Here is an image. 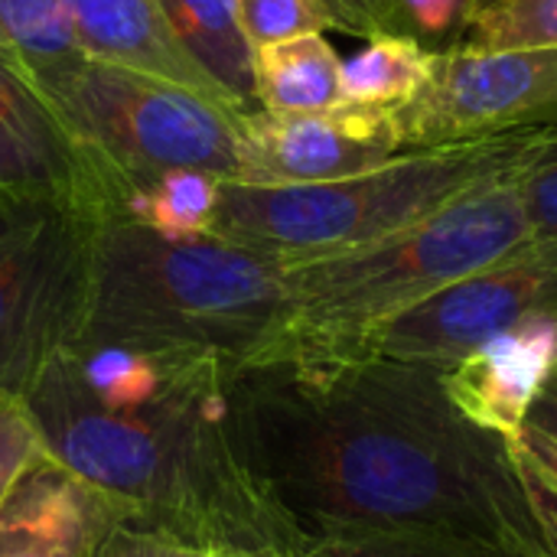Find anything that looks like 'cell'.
I'll return each instance as SVG.
<instances>
[{"label":"cell","instance_id":"ffe728a7","mask_svg":"<svg viewBox=\"0 0 557 557\" xmlns=\"http://www.w3.org/2000/svg\"><path fill=\"white\" fill-rule=\"evenodd\" d=\"M557 46V0H480L460 49L506 52Z\"/></svg>","mask_w":557,"mask_h":557},{"label":"cell","instance_id":"7402d4cb","mask_svg":"<svg viewBox=\"0 0 557 557\" xmlns=\"http://www.w3.org/2000/svg\"><path fill=\"white\" fill-rule=\"evenodd\" d=\"M235 16L251 52L284 39L336 29L326 0H235Z\"/></svg>","mask_w":557,"mask_h":557},{"label":"cell","instance_id":"30bf717a","mask_svg":"<svg viewBox=\"0 0 557 557\" xmlns=\"http://www.w3.org/2000/svg\"><path fill=\"white\" fill-rule=\"evenodd\" d=\"M405 153L395 111L336 104L326 111H245V170L238 183L304 186L375 170Z\"/></svg>","mask_w":557,"mask_h":557},{"label":"cell","instance_id":"3957f363","mask_svg":"<svg viewBox=\"0 0 557 557\" xmlns=\"http://www.w3.org/2000/svg\"><path fill=\"white\" fill-rule=\"evenodd\" d=\"M290 330V264L215 235L111 219L95 235L88 317L72 352L196 356L238 375L284 362Z\"/></svg>","mask_w":557,"mask_h":557},{"label":"cell","instance_id":"5b68a950","mask_svg":"<svg viewBox=\"0 0 557 557\" xmlns=\"http://www.w3.org/2000/svg\"><path fill=\"white\" fill-rule=\"evenodd\" d=\"M542 131L405 150L395 160L326 183L251 186L222 180L206 235L304 264L382 242L467 189L512 170Z\"/></svg>","mask_w":557,"mask_h":557},{"label":"cell","instance_id":"8992f818","mask_svg":"<svg viewBox=\"0 0 557 557\" xmlns=\"http://www.w3.org/2000/svg\"><path fill=\"white\" fill-rule=\"evenodd\" d=\"M26 82L108 170L117 186V219L131 186L170 170L242 180L245 111L228 101L85 55Z\"/></svg>","mask_w":557,"mask_h":557},{"label":"cell","instance_id":"9c48e42d","mask_svg":"<svg viewBox=\"0 0 557 557\" xmlns=\"http://www.w3.org/2000/svg\"><path fill=\"white\" fill-rule=\"evenodd\" d=\"M395 124L405 150L557 127V46L434 55L431 82Z\"/></svg>","mask_w":557,"mask_h":557},{"label":"cell","instance_id":"277c9868","mask_svg":"<svg viewBox=\"0 0 557 557\" xmlns=\"http://www.w3.org/2000/svg\"><path fill=\"white\" fill-rule=\"evenodd\" d=\"M516 166L382 242L290 264L294 330L284 362L359 359L385 323L535 242Z\"/></svg>","mask_w":557,"mask_h":557},{"label":"cell","instance_id":"44dd1931","mask_svg":"<svg viewBox=\"0 0 557 557\" xmlns=\"http://www.w3.org/2000/svg\"><path fill=\"white\" fill-rule=\"evenodd\" d=\"M307 557H542L516 548H503L463 535H434V532H401V535H366L320 542Z\"/></svg>","mask_w":557,"mask_h":557},{"label":"cell","instance_id":"cb8c5ba5","mask_svg":"<svg viewBox=\"0 0 557 557\" xmlns=\"http://www.w3.org/2000/svg\"><path fill=\"white\" fill-rule=\"evenodd\" d=\"M480 0H392L398 36L421 42L428 52H454L463 46Z\"/></svg>","mask_w":557,"mask_h":557},{"label":"cell","instance_id":"603a6c76","mask_svg":"<svg viewBox=\"0 0 557 557\" xmlns=\"http://www.w3.org/2000/svg\"><path fill=\"white\" fill-rule=\"evenodd\" d=\"M509 457L516 463L529 506L557 557V441L535 424H525L509 441Z\"/></svg>","mask_w":557,"mask_h":557},{"label":"cell","instance_id":"4fadbf2b","mask_svg":"<svg viewBox=\"0 0 557 557\" xmlns=\"http://www.w3.org/2000/svg\"><path fill=\"white\" fill-rule=\"evenodd\" d=\"M557 372V317L522 323L444 369V388L476 428L512 441Z\"/></svg>","mask_w":557,"mask_h":557},{"label":"cell","instance_id":"e0dca14e","mask_svg":"<svg viewBox=\"0 0 557 557\" xmlns=\"http://www.w3.org/2000/svg\"><path fill=\"white\" fill-rule=\"evenodd\" d=\"M434 52L408 36H372L366 46L343 59V101L379 108V111H401L431 82Z\"/></svg>","mask_w":557,"mask_h":557},{"label":"cell","instance_id":"484cf974","mask_svg":"<svg viewBox=\"0 0 557 557\" xmlns=\"http://www.w3.org/2000/svg\"><path fill=\"white\" fill-rule=\"evenodd\" d=\"M42 454L46 447L26 411V401L13 395H0V499L16 483V476Z\"/></svg>","mask_w":557,"mask_h":557},{"label":"cell","instance_id":"6da1fadb","mask_svg":"<svg viewBox=\"0 0 557 557\" xmlns=\"http://www.w3.org/2000/svg\"><path fill=\"white\" fill-rule=\"evenodd\" d=\"M238 447L310 542L434 532L555 557L509 457L444 369L398 359L268 362L232 375Z\"/></svg>","mask_w":557,"mask_h":557},{"label":"cell","instance_id":"2e32d148","mask_svg":"<svg viewBox=\"0 0 557 557\" xmlns=\"http://www.w3.org/2000/svg\"><path fill=\"white\" fill-rule=\"evenodd\" d=\"M186 49L245 108L255 111L251 46L235 16V0H157Z\"/></svg>","mask_w":557,"mask_h":557},{"label":"cell","instance_id":"83f0119b","mask_svg":"<svg viewBox=\"0 0 557 557\" xmlns=\"http://www.w3.org/2000/svg\"><path fill=\"white\" fill-rule=\"evenodd\" d=\"M326 7L336 20V29L349 36H398L392 0H326Z\"/></svg>","mask_w":557,"mask_h":557},{"label":"cell","instance_id":"d4e9b609","mask_svg":"<svg viewBox=\"0 0 557 557\" xmlns=\"http://www.w3.org/2000/svg\"><path fill=\"white\" fill-rule=\"evenodd\" d=\"M522 206L535 242H557V127L535 137L516 166Z\"/></svg>","mask_w":557,"mask_h":557},{"label":"cell","instance_id":"8fae6325","mask_svg":"<svg viewBox=\"0 0 557 557\" xmlns=\"http://www.w3.org/2000/svg\"><path fill=\"white\" fill-rule=\"evenodd\" d=\"M0 196L75 202L98 219H117L108 170L72 140L26 75L0 55Z\"/></svg>","mask_w":557,"mask_h":557},{"label":"cell","instance_id":"4316f807","mask_svg":"<svg viewBox=\"0 0 557 557\" xmlns=\"http://www.w3.org/2000/svg\"><path fill=\"white\" fill-rule=\"evenodd\" d=\"M95 557H258V555H225L212 548H199L160 532H144L134 525H117L98 548Z\"/></svg>","mask_w":557,"mask_h":557},{"label":"cell","instance_id":"7a4b0ae2","mask_svg":"<svg viewBox=\"0 0 557 557\" xmlns=\"http://www.w3.org/2000/svg\"><path fill=\"white\" fill-rule=\"evenodd\" d=\"M228 382L196 356L62 352L23 401L46 454L121 503L127 525L225 555L307 557L238 447Z\"/></svg>","mask_w":557,"mask_h":557},{"label":"cell","instance_id":"ac0fdd59","mask_svg":"<svg viewBox=\"0 0 557 557\" xmlns=\"http://www.w3.org/2000/svg\"><path fill=\"white\" fill-rule=\"evenodd\" d=\"M222 180L199 170H170L127 189L121 219L166 235H206Z\"/></svg>","mask_w":557,"mask_h":557},{"label":"cell","instance_id":"ba28073f","mask_svg":"<svg viewBox=\"0 0 557 557\" xmlns=\"http://www.w3.org/2000/svg\"><path fill=\"white\" fill-rule=\"evenodd\" d=\"M542 317H557V242H529L437 290L385 323L359 359L379 356L447 369L490 339Z\"/></svg>","mask_w":557,"mask_h":557},{"label":"cell","instance_id":"52a82bcc","mask_svg":"<svg viewBox=\"0 0 557 557\" xmlns=\"http://www.w3.org/2000/svg\"><path fill=\"white\" fill-rule=\"evenodd\" d=\"M101 222L65 199L0 196V395L26 398L78 346Z\"/></svg>","mask_w":557,"mask_h":557},{"label":"cell","instance_id":"9a60e30c","mask_svg":"<svg viewBox=\"0 0 557 557\" xmlns=\"http://www.w3.org/2000/svg\"><path fill=\"white\" fill-rule=\"evenodd\" d=\"M255 108L274 114L326 111L343 101V59L323 33L251 52Z\"/></svg>","mask_w":557,"mask_h":557},{"label":"cell","instance_id":"7c38bea8","mask_svg":"<svg viewBox=\"0 0 557 557\" xmlns=\"http://www.w3.org/2000/svg\"><path fill=\"white\" fill-rule=\"evenodd\" d=\"M127 512L42 454L0 499V557H95Z\"/></svg>","mask_w":557,"mask_h":557},{"label":"cell","instance_id":"f546056e","mask_svg":"<svg viewBox=\"0 0 557 557\" xmlns=\"http://www.w3.org/2000/svg\"><path fill=\"white\" fill-rule=\"evenodd\" d=\"M555 379H557V372H555Z\"/></svg>","mask_w":557,"mask_h":557},{"label":"cell","instance_id":"d6986e66","mask_svg":"<svg viewBox=\"0 0 557 557\" xmlns=\"http://www.w3.org/2000/svg\"><path fill=\"white\" fill-rule=\"evenodd\" d=\"M0 55L23 75L78 59L65 0H0Z\"/></svg>","mask_w":557,"mask_h":557},{"label":"cell","instance_id":"f1b7e54d","mask_svg":"<svg viewBox=\"0 0 557 557\" xmlns=\"http://www.w3.org/2000/svg\"><path fill=\"white\" fill-rule=\"evenodd\" d=\"M525 424H535L539 431H545L548 437L557 441V379H552L542 395L535 398L532 411H529V421Z\"/></svg>","mask_w":557,"mask_h":557},{"label":"cell","instance_id":"5bb4252c","mask_svg":"<svg viewBox=\"0 0 557 557\" xmlns=\"http://www.w3.org/2000/svg\"><path fill=\"white\" fill-rule=\"evenodd\" d=\"M65 10L75 49L85 59L163 78L242 108L186 49L157 0H65Z\"/></svg>","mask_w":557,"mask_h":557}]
</instances>
